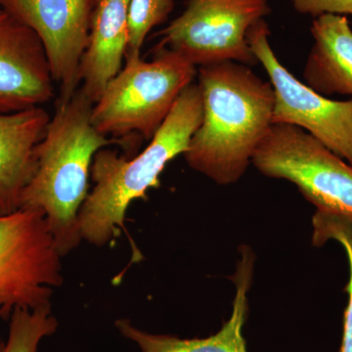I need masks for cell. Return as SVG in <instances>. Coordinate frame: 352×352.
Masks as SVG:
<instances>
[{"instance_id":"cell-1","label":"cell","mask_w":352,"mask_h":352,"mask_svg":"<svg viewBox=\"0 0 352 352\" xmlns=\"http://www.w3.org/2000/svg\"><path fill=\"white\" fill-rule=\"evenodd\" d=\"M203 118L183 156L217 184L239 182L273 124L274 90L249 66L221 62L199 68Z\"/></svg>"},{"instance_id":"cell-2","label":"cell","mask_w":352,"mask_h":352,"mask_svg":"<svg viewBox=\"0 0 352 352\" xmlns=\"http://www.w3.org/2000/svg\"><path fill=\"white\" fill-rule=\"evenodd\" d=\"M94 104L78 88L57 102L56 112L36 146V168L25 187L21 208H38L59 254L67 256L82 241L78 214L88 196L96 153L122 141L111 140L92 124Z\"/></svg>"},{"instance_id":"cell-3","label":"cell","mask_w":352,"mask_h":352,"mask_svg":"<svg viewBox=\"0 0 352 352\" xmlns=\"http://www.w3.org/2000/svg\"><path fill=\"white\" fill-rule=\"evenodd\" d=\"M201 118L200 87L191 83L144 151L132 159L107 148L96 153L90 170L94 187L78 214L82 240L101 248L115 242L122 231L126 232L127 208L133 201L147 200V192L161 186L160 175L188 150Z\"/></svg>"},{"instance_id":"cell-4","label":"cell","mask_w":352,"mask_h":352,"mask_svg":"<svg viewBox=\"0 0 352 352\" xmlns=\"http://www.w3.org/2000/svg\"><path fill=\"white\" fill-rule=\"evenodd\" d=\"M153 59L126 58V66L109 82L92 108L91 120L103 135L136 134L151 140L197 69L186 58L156 45Z\"/></svg>"},{"instance_id":"cell-5","label":"cell","mask_w":352,"mask_h":352,"mask_svg":"<svg viewBox=\"0 0 352 352\" xmlns=\"http://www.w3.org/2000/svg\"><path fill=\"white\" fill-rule=\"evenodd\" d=\"M252 164L261 175L295 184L318 212L352 219V166L300 127L273 124Z\"/></svg>"},{"instance_id":"cell-6","label":"cell","mask_w":352,"mask_h":352,"mask_svg":"<svg viewBox=\"0 0 352 352\" xmlns=\"http://www.w3.org/2000/svg\"><path fill=\"white\" fill-rule=\"evenodd\" d=\"M45 217L38 208L0 215V314L15 308L51 309L63 284L61 259Z\"/></svg>"},{"instance_id":"cell-7","label":"cell","mask_w":352,"mask_h":352,"mask_svg":"<svg viewBox=\"0 0 352 352\" xmlns=\"http://www.w3.org/2000/svg\"><path fill=\"white\" fill-rule=\"evenodd\" d=\"M185 10L157 34V45L197 67L232 61L258 63L248 43L250 29L270 15V0H183Z\"/></svg>"},{"instance_id":"cell-8","label":"cell","mask_w":352,"mask_h":352,"mask_svg":"<svg viewBox=\"0 0 352 352\" xmlns=\"http://www.w3.org/2000/svg\"><path fill=\"white\" fill-rule=\"evenodd\" d=\"M270 36L263 19L252 25L247 38L274 90L273 124L300 127L352 166V99L332 100L298 80L278 59Z\"/></svg>"},{"instance_id":"cell-9","label":"cell","mask_w":352,"mask_h":352,"mask_svg":"<svg viewBox=\"0 0 352 352\" xmlns=\"http://www.w3.org/2000/svg\"><path fill=\"white\" fill-rule=\"evenodd\" d=\"M94 0H0V8L41 39L59 102L68 101L80 85V60L88 45Z\"/></svg>"},{"instance_id":"cell-10","label":"cell","mask_w":352,"mask_h":352,"mask_svg":"<svg viewBox=\"0 0 352 352\" xmlns=\"http://www.w3.org/2000/svg\"><path fill=\"white\" fill-rule=\"evenodd\" d=\"M52 74L36 32L0 12V113L41 107L54 97Z\"/></svg>"},{"instance_id":"cell-11","label":"cell","mask_w":352,"mask_h":352,"mask_svg":"<svg viewBox=\"0 0 352 352\" xmlns=\"http://www.w3.org/2000/svg\"><path fill=\"white\" fill-rule=\"evenodd\" d=\"M239 254L235 273L231 277L236 289L232 312L219 332L207 338L184 339L146 332L124 318L115 322L116 328L122 337L134 342L140 352H248L243 330L249 309L248 293L252 287L256 256L245 245H241Z\"/></svg>"},{"instance_id":"cell-12","label":"cell","mask_w":352,"mask_h":352,"mask_svg":"<svg viewBox=\"0 0 352 352\" xmlns=\"http://www.w3.org/2000/svg\"><path fill=\"white\" fill-rule=\"evenodd\" d=\"M50 122L41 107L0 113V215L21 208L36 168V146Z\"/></svg>"},{"instance_id":"cell-13","label":"cell","mask_w":352,"mask_h":352,"mask_svg":"<svg viewBox=\"0 0 352 352\" xmlns=\"http://www.w3.org/2000/svg\"><path fill=\"white\" fill-rule=\"evenodd\" d=\"M129 0H94L80 65V90L95 104L122 69L129 41Z\"/></svg>"},{"instance_id":"cell-14","label":"cell","mask_w":352,"mask_h":352,"mask_svg":"<svg viewBox=\"0 0 352 352\" xmlns=\"http://www.w3.org/2000/svg\"><path fill=\"white\" fill-rule=\"evenodd\" d=\"M310 32L314 44L303 69L305 85L325 97L352 95V29L346 16H319Z\"/></svg>"},{"instance_id":"cell-15","label":"cell","mask_w":352,"mask_h":352,"mask_svg":"<svg viewBox=\"0 0 352 352\" xmlns=\"http://www.w3.org/2000/svg\"><path fill=\"white\" fill-rule=\"evenodd\" d=\"M312 244L321 247L329 240H336L346 252L349 280L346 292L349 295V302L344 310V329L339 352H352V219L316 210L312 219Z\"/></svg>"},{"instance_id":"cell-16","label":"cell","mask_w":352,"mask_h":352,"mask_svg":"<svg viewBox=\"0 0 352 352\" xmlns=\"http://www.w3.org/2000/svg\"><path fill=\"white\" fill-rule=\"evenodd\" d=\"M58 321L51 309L15 308L9 317V333L0 352H39V344L56 333Z\"/></svg>"},{"instance_id":"cell-17","label":"cell","mask_w":352,"mask_h":352,"mask_svg":"<svg viewBox=\"0 0 352 352\" xmlns=\"http://www.w3.org/2000/svg\"><path fill=\"white\" fill-rule=\"evenodd\" d=\"M175 0H129V41L126 58L141 56L148 34L168 20Z\"/></svg>"},{"instance_id":"cell-18","label":"cell","mask_w":352,"mask_h":352,"mask_svg":"<svg viewBox=\"0 0 352 352\" xmlns=\"http://www.w3.org/2000/svg\"><path fill=\"white\" fill-rule=\"evenodd\" d=\"M298 13L316 18L324 14L352 15V0H291Z\"/></svg>"},{"instance_id":"cell-19","label":"cell","mask_w":352,"mask_h":352,"mask_svg":"<svg viewBox=\"0 0 352 352\" xmlns=\"http://www.w3.org/2000/svg\"><path fill=\"white\" fill-rule=\"evenodd\" d=\"M0 319H3L2 318L1 314H0ZM2 344H3V342H2L1 339H0V346H2Z\"/></svg>"},{"instance_id":"cell-20","label":"cell","mask_w":352,"mask_h":352,"mask_svg":"<svg viewBox=\"0 0 352 352\" xmlns=\"http://www.w3.org/2000/svg\"><path fill=\"white\" fill-rule=\"evenodd\" d=\"M1 11H2V9H1V8H0V12H1Z\"/></svg>"}]
</instances>
